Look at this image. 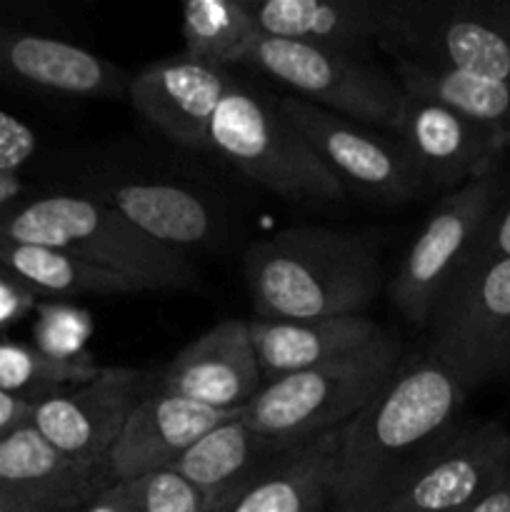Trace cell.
I'll list each match as a JSON object with an SVG mask.
<instances>
[{
	"mask_svg": "<svg viewBox=\"0 0 510 512\" xmlns=\"http://www.w3.org/2000/svg\"><path fill=\"white\" fill-rule=\"evenodd\" d=\"M395 80L403 93L433 100L510 143V83L413 63H395Z\"/></svg>",
	"mask_w": 510,
	"mask_h": 512,
	"instance_id": "cell-24",
	"label": "cell"
},
{
	"mask_svg": "<svg viewBox=\"0 0 510 512\" xmlns=\"http://www.w3.org/2000/svg\"><path fill=\"white\" fill-rule=\"evenodd\" d=\"M100 373V365L85 358L45 353L28 345L0 340V390L25 400L53 395L50 390L65 385H83Z\"/></svg>",
	"mask_w": 510,
	"mask_h": 512,
	"instance_id": "cell-27",
	"label": "cell"
},
{
	"mask_svg": "<svg viewBox=\"0 0 510 512\" xmlns=\"http://www.w3.org/2000/svg\"><path fill=\"white\" fill-rule=\"evenodd\" d=\"M333 453L335 433L295 445L213 512H325Z\"/></svg>",
	"mask_w": 510,
	"mask_h": 512,
	"instance_id": "cell-21",
	"label": "cell"
},
{
	"mask_svg": "<svg viewBox=\"0 0 510 512\" xmlns=\"http://www.w3.org/2000/svg\"><path fill=\"white\" fill-rule=\"evenodd\" d=\"M260 33L355 55L378 43L383 0H245Z\"/></svg>",
	"mask_w": 510,
	"mask_h": 512,
	"instance_id": "cell-19",
	"label": "cell"
},
{
	"mask_svg": "<svg viewBox=\"0 0 510 512\" xmlns=\"http://www.w3.org/2000/svg\"><path fill=\"white\" fill-rule=\"evenodd\" d=\"M73 512H128V510H125L120 503H115V500L108 495V490H100L93 500H88V503L80 505V508Z\"/></svg>",
	"mask_w": 510,
	"mask_h": 512,
	"instance_id": "cell-34",
	"label": "cell"
},
{
	"mask_svg": "<svg viewBox=\"0 0 510 512\" xmlns=\"http://www.w3.org/2000/svg\"><path fill=\"white\" fill-rule=\"evenodd\" d=\"M243 410H215L153 388L130 413L105 458L110 483L170 470L208 430Z\"/></svg>",
	"mask_w": 510,
	"mask_h": 512,
	"instance_id": "cell-16",
	"label": "cell"
},
{
	"mask_svg": "<svg viewBox=\"0 0 510 512\" xmlns=\"http://www.w3.org/2000/svg\"><path fill=\"white\" fill-rule=\"evenodd\" d=\"M250 65L295 90V98L380 130H395L403 88L358 55L263 35Z\"/></svg>",
	"mask_w": 510,
	"mask_h": 512,
	"instance_id": "cell-9",
	"label": "cell"
},
{
	"mask_svg": "<svg viewBox=\"0 0 510 512\" xmlns=\"http://www.w3.org/2000/svg\"><path fill=\"white\" fill-rule=\"evenodd\" d=\"M210 153L295 205H335L340 180L278 108V100L233 80L210 120Z\"/></svg>",
	"mask_w": 510,
	"mask_h": 512,
	"instance_id": "cell-5",
	"label": "cell"
},
{
	"mask_svg": "<svg viewBox=\"0 0 510 512\" xmlns=\"http://www.w3.org/2000/svg\"><path fill=\"white\" fill-rule=\"evenodd\" d=\"M468 393L425 350L403 358L393 383L335 433L330 512H388L460 430Z\"/></svg>",
	"mask_w": 510,
	"mask_h": 512,
	"instance_id": "cell-1",
	"label": "cell"
},
{
	"mask_svg": "<svg viewBox=\"0 0 510 512\" xmlns=\"http://www.w3.org/2000/svg\"><path fill=\"white\" fill-rule=\"evenodd\" d=\"M510 473V430L488 423L460 428L388 512H468Z\"/></svg>",
	"mask_w": 510,
	"mask_h": 512,
	"instance_id": "cell-15",
	"label": "cell"
},
{
	"mask_svg": "<svg viewBox=\"0 0 510 512\" xmlns=\"http://www.w3.org/2000/svg\"><path fill=\"white\" fill-rule=\"evenodd\" d=\"M0 268L38 293L55 298L75 295H130L140 288L120 275L78 260L65 250L48 245L10 243L0 240Z\"/></svg>",
	"mask_w": 510,
	"mask_h": 512,
	"instance_id": "cell-25",
	"label": "cell"
},
{
	"mask_svg": "<svg viewBox=\"0 0 510 512\" xmlns=\"http://www.w3.org/2000/svg\"><path fill=\"white\" fill-rule=\"evenodd\" d=\"M243 273L258 320L363 315L383 288L373 243L330 228H288L258 240Z\"/></svg>",
	"mask_w": 510,
	"mask_h": 512,
	"instance_id": "cell-2",
	"label": "cell"
},
{
	"mask_svg": "<svg viewBox=\"0 0 510 512\" xmlns=\"http://www.w3.org/2000/svg\"><path fill=\"white\" fill-rule=\"evenodd\" d=\"M378 45L395 63L510 83V0H383Z\"/></svg>",
	"mask_w": 510,
	"mask_h": 512,
	"instance_id": "cell-6",
	"label": "cell"
},
{
	"mask_svg": "<svg viewBox=\"0 0 510 512\" xmlns=\"http://www.w3.org/2000/svg\"><path fill=\"white\" fill-rule=\"evenodd\" d=\"M265 385L248 320L228 318L185 345L155 388L215 410H245Z\"/></svg>",
	"mask_w": 510,
	"mask_h": 512,
	"instance_id": "cell-14",
	"label": "cell"
},
{
	"mask_svg": "<svg viewBox=\"0 0 510 512\" xmlns=\"http://www.w3.org/2000/svg\"><path fill=\"white\" fill-rule=\"evenodd\" d=\"M265 383L315 368L373 343L383 328L368 315L320 320H248Z\"/></svg>",
	"mask_w": 510,
	"mask_h": 512,
	"instance_id": "cell-20",
	"label": "cell"
},
{
	"mask_svg": "<svg viewBox=\"0 0 510 512\" xmlns=\"http://www.w3.org/2000/svg\"><path fill=\"white\" fill-rule=\"evenodd\" d=\"M503 183V170L473 180L440 198L433 213L425 218L390 285L395 310L408 323L418 328L428 325L445 290L473 255L480 230Z\"/></svg>",
	"mask_w": 510,
	"mask_h": 512,
	"instance_id": "cell-8",
	"label": "cell"
},
{
	"mask_svg": "<svg viewBox=\"0 0 510 512\" xmlns=\"http://www.w3.org/2000/svg\"><path fill=\"white\" fill-rule=\"evenodd\" d=\"M155 388V375L135 368H100L73 393H53L38 400L30 425L68 458L105 465L125 420Z\"/></svg>",
	"mask_w": 510,
	"mask_h": 512,
	"instance_id": "cell-11",
	"label": "cell"
},
{
	"mask_svg": "<svg viewBox=\"0 0 510 512\" xmlns=\"http://www.w3.org/2000/svg\"><path fill=\"white\" fill-rule=\"evenodd\" d=\"M0 78L68 98H128L130 75L68 40L0 20Z\"/></svg>",
	"mask_w": 510,
	"mask_h": 512,
	"instance_id": "cell-17",
	"label": "cell"
},
{
	"mask_svg": "<svg viewBox=\"0 0 510 512\" xmlns=\"http://www.w3.org/2000/svg\"><path fill=\"white\" fill-rule=\"evenodd\" d=\"M470 258L500 260L510 258V175H505V183L490 208L488 220L478 235V243Z\"/></svg>",
	"mask_w": 510,
	"mask_h": 512,
	"instance_id": "cell-29",
	"label": "cell"
},
{
	"mask_svg": "<svg viewBox=\"0 0 510 512\" xmlns=\"http://www.w3.org/2000/svg\"><path fill=\"white\" fill-rule=\"evenodd\" d=\"M0 240L65 250L140 290L198 285V270L185 250L150 240L95 195H45L18 205L0 215Z\"/></svg>",
	"mask_w": 510,
	"mask_h": 512,
	"instance_id": "cell-3",
	"label": "cell"
},
{
	"mask_svg": "<svg viewBox=\"0 0 510 512\" xmlns=\"http://www.w3.org/2000/svg\"><path fill=\"white\" fill-rule=\"evenodd\" d=\"M428 353L465 393L510 378V258H468L430 315Z\"/></svg>",
	"mask_w": 510,
	"mask_h": 512,
	"instance_id": "cell-7",
	"label": "cell"
},
{
	"mask_svg": "<svg viewBox=\"0 0 510 512\" xmlns=\"http://www.w3.org/2000/svg\"><path fill=\"white\" fill-rule=\"evenodd\" d=\"M395 133L425 185L450 193L503 170L510 150L508 140L483 125L413 93H403Z\"/></svg>",
	"mask_w": 510,
	"mask_h": 512,
	"instance_id": "cell-12",
	"label": "cell"
},
{
	"mask_svg": "<svg viewBox=\"0 0 510 512\" xmlns=\"http://www.w3.org/2000/svg\"><path fill=\"white\" fill-rule=\"evenodd\" d=\"M278 108L298 128L325 168L340 180L345 193L350 188L375 203L400 205L425 188L423 175L398 138L375 133L368 125L330 113L295 95L278 98Z\"/></svg>",
	"mask_w": 510,
	"mask_h": 512,
	"instance_id": "cell-10",
	"label": "cell"
},
{
	"mask_svg": "<svg viewBox=\"0 0 510 512\" xmlns=\"http://www.w3.org/2000/svg\"><path fill=\"white\" fill-rule=\"evenodd\" d=\"M95 198L118 210L150 240L175 250L210 243L218 228V218L208 200L183 185L123 183L105 188Z\"/></svg>",
	"mask_w": 510,
	"mask_h": 512,
	"instance_id": "cell-23",
	"label": "cell"
},
{
	"mask_svg": "<svg viewBox=\"0 0 510 512\" xmlns=\"http://www.w3.org/2000/svg\"><path fill=\"white\" fill-rule=\"evenodd\" d=\"M35 403L33 400L18 398V395H10L5 390H0V438L8 433H13L20 425L30 423V415H33Z\"/></svg>",
	"mask_w": 510,
	"mask_h": 512,
	"instance_id": "cell-31",
	"label": "cell"
},
{
	"mask_svg": "<svg viewBox=\"0 0 510 512\" xmlns=\"http://www.w3.org/2000/svg\"><path fill=\"white\" fill-rule=\"evenodd\" d=\"M108 485L105 465L68 458L30 423L0 438V495L80 508Z\"/></svg>",
	"mask_w": 510,
	"mask_h": 512,
	"instance_id": "cell-18",
	"label": "cell"
},
{
	"mask_svg": "<svg viewBox=\"0 0 510 512\" xmlns=\"http://www.w3.org/2000/svg\"><path fill=\"white\" fill-rule=\"evenodd\" d=\"M233 75L188 53L155 60L130 78L128 100L175 145L210 150V120Z\"/></svg>",
	"mask_w": 510,
	"mask_h": 512,
	"instance_id": "cell-13",
	"label": "cell"
},
{
	"mask_svg": "<svg viewBox=\"0 0 510 512\" xmlns=\"http://www.w3.org/2000/svg\"><path fill=\"white\" fill-rule=\"evenodd\" d=\"M38 148L33 130L15 115L0 110V170H15Z\"/></svg>",
	"mask_w": 510,
	"mask_h": 512,
	"instance_id": "cell-30",
	"label": "cell"
},
{
	"mask_svg": "<svg viewBox=\"0 0 510 512\" xmlns=\"http://www.w3.org/2000/svg\"><path fill=\"white\" fill-rule=\"evenodd\" d=\"M105 490L128 512H213L203 493L175 470H155L123 483H110Z\"/></svg>",
	"mask_w": 510,
	"mask_h": 512,
	"instance_id": "cell-28",
	"label": "cell"
},
{
	"mask_svg": "<svg viewBox=\"0 0 510 512\" xmlns=\"http://www.w3.org/2000/svg\"><path fill=\"white\" fill-rule=\"evenodd\" d=\"M285 450L290 448L260 435L238 415L208 430L170 470L198 488L215 510Z\"/></svg>",
	"mask_w": 510,
	"mask_h": 512,
	"instance_id": "cell-22",
	"label": "cell"
},
{
	"mask_svg": "<svg viewBox=\"0 0 510 512\" xmlns=\"http://www.w3.org/2000/svg\"><path fill=\"white\" fill-rule=\"evenodd\" d=\"M403 363V348L383 333L365 348L300 373L270 380L245 405L243 418L283 448L338 433L388 390Z\"/></svg>",
	"mask_w": 510,
	"mask_h": 512,
	"instance_id": "cell-4",
	"label": "cell"
},
{
	"mask_svg": "<svg viewBox=\"0 0 510 512\" xmlns=\"http://www.w3.org/2000/svg\"><path fill=\"white\" fill-rule=\"evenodd\" d=\"M468 512H510V473Z\"/></svg>",
	"mask_w": 510,
	"mask_h": 512,
	"instance_id": "cell-32",
	"label": "cell"
},
{
	"mask_svg": "<svg viewBox=\"0 0 510 512\" xmlns=\"http://www.w3.org/2000/svg\"><path fill=\"white\" fill-rule=\"evenodd\" d=\"M260 28L245 0H190L183 8L185 53L203 63L228 68L250 65Z\"/></svg>",
	"mask_w": 510,
	"mask_h": 512,
	"instance_id": "cell-26",
	"label": "cell"
},
{
	"mask_svg": "<svg viewBox=\"0 0 510 512\" xmlns=\"http://www.w3.org/2000/svg\"><path fill=\"white\" fill-rule=\"evenodd\" d=\"M78 508L53 503H38V500L15 498V495H0V512H73Z\"/></svg>",
	"mask_w": 510,
	"mask_h": 512,
	"instance_id": "cell-33",
	"label": "cell"
}]
</instances>
